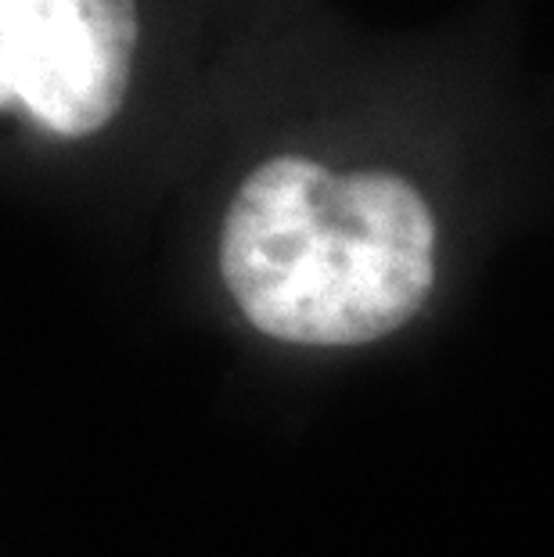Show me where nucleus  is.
Instances as JSON below:
<instances>
[{
  "label": "nucleus",
  "instance_id": "1",
  "mask_svg": "<svg viewBox=\"0 0 554 557\" xmlns=\"http://www.w3.org/2000/svg\"><path fill=\"white\" fill-rule=\"evenodd\" d=\"M238 310L296 346H364L407 324L435 277V220L404 176L259 162L220 231Z\"/></svg>",
  "mask_w": 554,
  "mask_h": 557
},
{
  "label": "nucleus",
  "instance_id": "2",
  "mask_svg": "<svg viewBox=\"0 0 554 557\" xmlns=\"http://www.w3.org/2000/svg\"><path fill=\"white\" fill-rule=\"evenodd\" d=\"M137 0H0V98L58 137H90L123 109Z\"/></svg>",
  "mask_w": 554,
  "mask_h": 557
}]
</instances>
